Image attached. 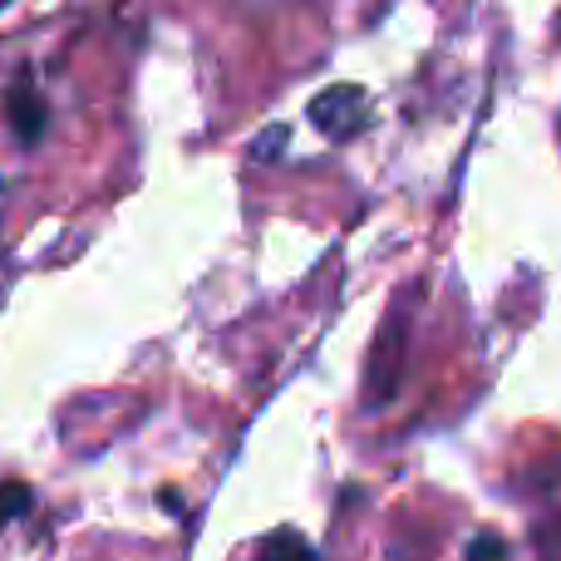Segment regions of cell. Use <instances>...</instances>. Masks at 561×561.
<instances>
[{"mask_svg": "<svg viewBox=\"0 0 561 561\" xmlns=\"http://www.w3.org/2000/svg\"><path fill=\"white\" fill-rule=\"evenodd\" d=\"M310 124L325 138H355L369 124V104L355 84H335L320 99H310Z\"/></svg>", "mask_w": 561, "mask_h": 561, "instance_id": "6da1fadb", "label": "cell"}, {"mask_svg": "<svg viewBox=\"0 0 561 561\" xmlns=\"http://www.w3.org/2000/svg\"><path fill=\"white\" fill-rule=\"evenodd\" d=\"M5 114H10V128H15L20 144H39L45 138V99H39V89L30 84V75H20L15 84H10V99H5Z\"/></svg>", "mask_w": 561, "mask_h": 561, "instance_id": "7a4b0ae2", "label": "cell"}, {"mask_svg": "<svg viewBox=\"0 0 561 561\" xmlns=\"http://www.w3.org/2000/svg\"><path fill=\"white\" fill-rule=\"evenodd\" d=\"M256 561H316V552H310V542L306 537H296V533H276L272 542L256 552Z\"/></svg>", "mask_w": 561, "mask_h": 561, "instance_id": "3957f363", "label": "cell"}, {"mask_svg": "<svg viewBox=\"0 0 561 561\" xmlns=\"http://www.w3.org/2000/svg\"><path fill=\"white\" fill-rule=\"evenodd\" d=\"M20 513H30V488L25 483H0V527L15 523Z\"/></svg>", "mask_w": 561, "mask_h": 561, "instance_id": "277c9868", "label": "cell"}, {"mask_svg": "<svg viewBox=\"0 0 561 561\" xmlns=\"http://www.w3.org/2000/svg\"><path fill=\"white\" fill-rule=\"evenodd\" d=\"M503 557H507V547H503V537H493V533L468 542V561H503Z\"/></svg>", "mask_w": 561, "mask_h": 561, "instance_id": "5b68a950", "label": "cell"}, {"mask_svg": "<svg viewBox=\"0 0 561 561\" xmlns=\"http://www.w3.org/2000/svg\"><path fill=\"white\" fill-rule=\"evenodd\" d=\"M280 144H286V128H272V134H262V148H256V153H280Z\"/></svg>", "mask_w": 561, "mask_h": 561, "instance_id": "8992f818", "label": "cell"}, {"mask_svg": "<svg viewBox=\"0 0 561 561\" xmlns=\"http://www.w3.org/2000/svg\"><path fill=\"white\" fill-rule=\"evenodd\" d=\"M5 5H10V0H0V10H5Z\"/></svg>", "mask_w": 561, "mask_h": 561, "instance_id": "52a82bcc", "label": "cell"}]
</instances>
